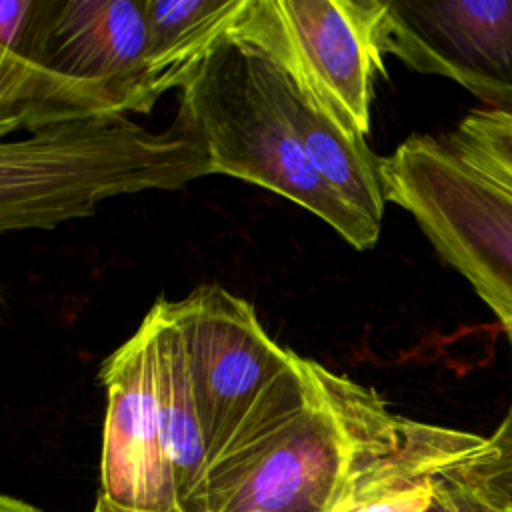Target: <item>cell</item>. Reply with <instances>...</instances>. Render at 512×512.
Returning a JSON list of instances; mask_svg holds the SVG:
<instances>
[{"mask_svg": "<svg viewBox=\"0 0 512 512\" xmlns=\"http://www.w3.org/2000/svg\"><path fill=\"white\" fill-rule=\"evenodd\" d=\"M208 174L204 140L182 110L162 132L128 114L46 124L0 146V228H54L110 196L176 190Z\"/></svg>", "mask_w": 512, "mask_h": 512, "instance_id": "cell-2", "label": "cell"}, {"mask_svg": "<svg viewBox=\"0 0 512 512\" xmlns=\"http://www.w3.org/2000/svg\"><path fill=\"white\" fill-rule=\"evenodd\" d=\"M148 18V82L156 98L184 88L224 42L248 0H144Z\"/></svg>", "mask_w": 512, "mask_h": 512, "instance_id": "cell-13", "label": "cell"}, {"mask_svg": "<svg viewBox=\"0 0 512 512\" xmlns=\"http://www.w3.org/2000/svg\"><path fill=\"white\" fill-rule=\"evenodd\" d=\"M512 346V332H506ZM458 476L490 506L504 510L512 506V400L496 428L484 444L456 468Z\"/></svg>", "mask_w": 512, "mask_h": 512, "instance_id": "cell-15", "label": "cell"}, {"mask_svg": "<svg viewBox=\"0 0 512 512\" xmlns=\"http://www.w3.org/2000/svg\"><path fill=\"white\" fill-rule=\"evenodd\" d=\"M100 382L106 390L100 496L126 512H184L160 426L150 312L104 360Z\"/></svg>", "mask_w": 512, "mask_h": 512, "instance_id": "cell-8", "label": "cell"}, {"mask_svg": "<svg viewBox=\"0 0 512 512\" xmlns=\"http://www.w3.org/2000/svg\"><path fill=\"white\" fill-rule=\"evenodd\" d=\"M0 512H42L40 508L16 498V496H10V494H4L0 498Z\"/></svg>", "mask_w": 512, "mask_h": 512, "instance_id": "cell-17", "label": "cell"}, {"mask_svg": "<svg viewBox=\"0 0 512 512\" xmlns=\"http://www.w3.org/2000/svg\"><path fill=\"white\" fill-rule=\"evenodd\" d=\"M250 52L316 174L348 206L382 228L386 204L382 156L374 154L366 136L336 116L308 84L258 50L250 48Z\"/></svg>", "mask_w": 512, "mask_h": 512, "instance_id": "cell-10", "label": "cell"}, {"mask_svg": "<svg viewBox=\"0 0 512 512\" xmlns=\"http://www.w3.org/2000/svg\"><path fill=\"white\" fill-rule=\"evenodd\" d=\"M502 512H512V506H508V508H504Z\"/></svg>", "mask_w": 512, "mask_h": 512, "instance_id": "cell-20", "label": "cell"}, {"mask_svg": "<svg viewBox=\"0 0 512 512\" xmlns=\"http://www.w3.org/2000/svg\"><path fill=\"white\" fill-rule=\"evenodd\" d=\"M482 444L478 434L408 418L400 442L356 472L330 512H428L444 472Z\"/></svg>", "mask_w": 512, "mask_h": 512, "instance_id": "cell-11", "label": "cell"}, {"mask_svg": "<svg viewBox=\"0 0 512 512\" xmlns=\"http://www.w3.org/2000/svg\"><path fill=\"white\" fill-rule=\"evenodd\" d=\"M386 54L512 114V0H386Z\"/></svg>", "mask_w": 512, "mask_h": 512, "instance_id": "cell-9", "label": "cell"}, {"mask_svg": "<svg viewBox=\"0 0 512 512\" xmlns=\"http://www.w3.org/2000/svg\"><path fill=\"white\" fill-rule=\"evenodd\" d=\"M442 140L512 190V114L490 108L472 110Z\"/></svg>", "mask_w": 512, "mask_h": 512, "instance_id": "cell-14", "label": "cell"}, {"mask_svg": "<svg viewBox=\"0 0 512 512\" xmlns=\"http://www.w3.org/2000/svg\"><path fill=\"white\" fill-rule=\"evenodd\" d=\"M228 512H276V510L262 508V506H238V508H232Z\"/></svg>", "mask_w": 512, "mask_h": 512, "instance_id": "cell-19", "label": "cell"}, {"mask_svg": "<svg viewBox=\"0 0 512 512\" xmlns=\"http://www.w3.org/2000/svg\"><path fill=\"white\" fill-rule=\"evenodd\" d=\"M170 310L192 374L210 480L256 454L306 410L312 358L280 346L252 304L222 286H198L170 300Z\"/></svg>", "mask_w": 512, "mask_h": 512, "instance_id": "cell-3", "label": "cell"}, {"mask_svg": "<svg viewBox=\"0 0 512 512\" xmlns=\"http://www.w3.org/2000/svg\"><path fill=\"white\" fill-rule=\"evenodd\" d=\"M180 110L202 136L212 174L258 184L296 202L358 250L376 244L380 226L316 174L246 44L232 36L220 42L184 84Z\"/></svg>", "mask_w": 512, "mask_h": 512, "instance_id": "cell-5", "label": "cell"}, {"mask_svg": "<svg viewBox=\"0 0 512 512\" xmlns=\"http://www.w3.org/2000/svg\"><path fill=\"white\" fill-rule=\"evenodd\" d=\"M382 178L386 200L416 220L512 332V190L426 134L384 156Z\"/></svg>", "mask_w": 512, "mask_h": 512, "instance_id": "cell-6", "label": "cell"}, {"mask_svg": "<svg viewBox=\"0 0 512 512\" xmlns=\"http://www.w3.org/2000/svg\"><path fill=\"white\" fill-rule=\"evenodd\" d=\"M148 312L156 330V392L164 446L182 510L200 512L208 486V448L184 342L170 300H156Z\"/></svg>", "mask_w": 512, "mask_h": 512, "instance_id": "cell-12", "label": "cell"}, {"mask_svg": "<svg viewBox=\"0 0 512 512\" xmlns=\"http://www.w3.org/2000/svg\"><path fill=\"white\" fill-rule=\"evenodd\" d=\"M310 372L306 410L256 454L212 474L200 512H330L354 474L400 442L408 418L394 414L372 386L316 360Z\"/></svg>", "mask_w": 512, "mask_h": 512, "instance_id": "cell-4", "label": "cell"}, {"mask_svg": "<svg viewBox=\"0 0 512 512\" xmlns=\"http://www.w3.org/2000/svg\"><path fill=\"white\" fill-rule=\"evenodd\" d=\"M462 464V462H460ZM458 464L444 472L434 504L428 512H502L478 496L456 472Z\"/></svg>", "mask_w": 512, "mask_h": 512, "instance_id": "cell-16", "label": "cell"}, {"mask_svg": "<svg viewBox=\"0 0 512 512\" xmlns=\"http://www.w3.org/2000/svg\"><path fill=\"white\" fill-rule=\"evenodd\" d=\"M0 130L150 112L144 0H2Z\"/></svg>", "mask_w": 512, "mask_h": 512, "instance_id": "cell-1", "label": "cell"}, {"mask_svg": "<svg viewBox=\"0 0 512 512\" xmlns=\"http://www.w3.org/2000/svg\"><path fill=\"white\" fill-rule=\"evenodd\" d=\"M386 0H248L230 36L308 84L360 134L370 132L384 68Z\"/></svg>", "mask_w": 512, "mask_h": 512, "instance_id": "cell-7", "label": "cell"}, {"mask_svg": "<svg viewBox=\"0 0 512 512\" xmlns=\"http://www.w3.org/2000/svg\"><path fill=\"white\" fill-rule=\"evenodd\" d=\"M92 512H126V510L116 508V506H114V504H110L104 496H100V494H98V498H96V504H94Z\"/></svg>", "mask_w": 512, "mask_h": 512, "instance_id": "cell-18", "label": "cell"}]
</instances>
